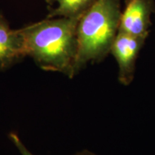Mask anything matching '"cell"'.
<instances>
[{"mask_svg":"<svg viewBox=\"0 0 155 155\" xmlns=\"http://www.w3.org/2000/svg\"><path fill=\"white\" fill-rule=\"evenodd\" d=\"M9 138L10 139L12 142L13 143V144L16 147V148L19 150V153H20L21 155H34L31 153L30 151H29L27 147L25 146V144H23V142L20 140V138L19 137V136L16 133L11 132L9 134ZM73 155H97L95 153L91 152L89 150H83L81 151V152H78L75 153V154Z\"/></svg>","mask_w":155,"mask_h":155,"instance_id":"obj_7","label":"cell"},{"mask_svg":"<svg viewBox=\"0 0 155 155\" xmlns=\"http://www.w3.org/2000/svg\"><path fill=\"white\" fill-rule=\"evenodd\" d=\"M147 36H134L118 32L110 53L117 62L118 79L124 86H129L134 78L136 62Z\"/></svg>","mask_w":155,"mask_h":155,"instance_id":"obj_3","label":"cell"},{"mask_svg":"<svg viewBox=\"0 0 155 155\" xmlns=\"http://www.w3.org/2000/svg\"><path fill=\"white\" fill-rule=\"evenodd\" d=\"M154 12L153 0H126L120 18L119 32L148 37L152 25L151 16Z\"/></svg>","mask_w":155,"mask_h":155,"instance_id":"obj_4","label":"cell"},{"mask_svg":"<svg viewBox=\"0 0 155 155\" xmlns=\"http://www.w3.org/2000/svg\"><path fill=\"white\" fill-rule=\"evenodd\" d=\"M96 0H45L48 14L46 18H81Z\"/></svg>","mask_w":155,"mask_h":155,"instance_id":"obj_6","label":"cell"},{"mask_svg":"<svg viewBox=\"0 0 155 155\" xmlns=\"http://www.w3.org/2000/svg\"><path fill=\"white\" fill-rule=\"evenodd\" d=\"M121 0H96L79 19L75 76L89 63L105 60L119 32Z\"/></svg>","mask_w":155,"mask_h":155,"instance_id":"obj_2","label":"cell"},{"mask_svg":"<svg viewBox=\"0 0 155 155\" xmlns=\"http://www.w3.org/2000/svg\"><path fill=\"white\" fill-rule=\"evenodd\" d=\"M26 56L19 29L12 30L7 18L0 13V71H7Z\"/></svg>","mask_w":155,"mask_h":155,"instance_id":"obj_5","label":"cell"},{"mask_svg":"<svg viewBox=\"0 0 155 155\" xmlns=\"http://www.w3.org/2000/svg\"><path fill=\"white\" fill-rule=\"evenodd\" d=\"M80 18H45L19 29L26 56L45 71L75 77L78 53L77 27Z\"/></svg>","mask_w":155,"mask_h":155,"instance_id":"obj_1","label":"cell"}]
</instances>
